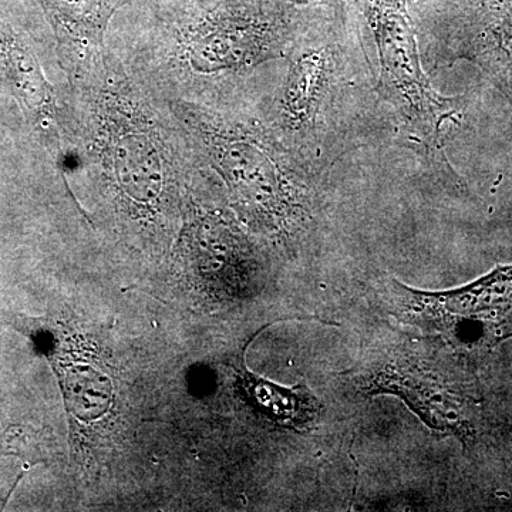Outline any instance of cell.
Wrapping results in <instances>:
<instances>
[{"mask_svg": "<svg viewBox=\"0 0 512 512\" xmlns=\"http://www.w3.org/2000/svg\"><path fill=\"white\" fill-rule=\"evenodd\" d=\"M167 109L195 163L214 171L249 214L281 229L309 220L312 168L269 121L184 99Z\"/></svg>", "mask_w": 512, "mask_h": 512, "instance_id": "6da1fadb", "label": "cell"}, {"mask_svg": "<svg viewBox=\"0 0 512 512\" xmlns=\"http://www.w3.org/2000/svg\"><path fill=\"white\" fill-rule=\"evenodd\" d=\"M409 0H349L376 53V92L393 107L410 140L423 148L437 173L460 183L447 157L448 126L458 123L464 97L441 96L421 63Z\"/></svg>", "mask_w": 512, "mask_h": 512, "instance_id": "7a4b0ae2", "label": "cell"}, {"mask_svg": "<svg viewBox=\"0 0 512 512\" xmlns=\"http://www.w3.org/2000/svg\"><path fill=\"white\" fill-rule=\"evenodd\" d=\"M320 10L281 0H194L174 20L175 55L198 74L245 72L288 56Z\"/></svg>", "mask_w": 512, "mask_h": 512, "instance_id": "3957f363", "label": "cell"}, {"mask_svg": "<svg viewBox=\"0 0 512 512\" xmlns=\"http://www.w3.org/2000/svg\"><path fill=\"white\" fill-rule=\"evenodd\" d=\"M346 12L320 10L293 43L288 73L269 121L311 168L320 165L348 72Z\"/></svg>", "mask_w": 512, "mask_h": 512, "instance_id": "277c9868", "label": "cell"}, {"mask_svg": "<svg viewBox=\"0 0 512 512\" xmlns=\"http://www.w3.org/2000/svg\"><path fill=\"white\" fill-rule=\"evenodd\" d=\"M404 350L372 363L365 372L363 390L402 397L433 429L467 441L476 437L480 406L477 384L467 363H436Z\"/></svg>", "mask_w": 512, "mask_h": 512, "instance_id": "5b68a950", "label": "cell"}, {"mask_svg": "<svg viewBox=\"0 0 512 512\" xmlns=\"http://www.w3.org/2000/svg\"><path fill=\"white\" fill-rule=\"evenodd\" d=\"M427 20L431 66L476 64L512 110V0H437Z\"/></svg>", "mask_w": 512, "mask_h": 512, "instance_id": "8992f818", "label": "cell"}, {"mask_svg": "<svg viewBox=\"0 0 512 512\" xmlns=\"http://www.w3.org/2000/svg\"><path fill=\"white\" fill-rule=\"evenodd\" d=\"M402 312L436 330L468 356L500 345L498 328L512 313V264L498 265L477 281L444 292L416 291L393 282Z\"/></svg>", "mask_w": 512, "mask_h": 512, "instance_id": "52a82bcc", "label": "cell"}, {"mask_svg": "<svg viewBox=\"0 0 512 512\" xmlns=\"http://www.w3.org/2000/svg\"><path fill=\"white\" fill-rule=\"evenodd\" d=\"M130 0H46L72 72L104 52L111 18Z\"/></svg>", "mask_w": 512, "mask_h": 512, "instance_id": "ba28073f", "label": "cell"}, {"mask_svg": "<svg viewBox=\"0 0 512 512\" xmlns=\"http://www.w3.org/2000/svg\"><path fill=\"white\" fill-rule=\"evenodd\" d=\"M238 387L256 413L285 429H308L322 414V403L305 384L289 389L269 382L244 367L238 373Z\"/></svg>", "mask_w": 512, "mask_h": 512, "instance_id": "9c48e42d", "label": "cell"}, {"mask_svg": "<svg viewBox=\"0 0 512 512\" xmlns=\"http://www.w3.org/2000/svg\"><path fill=\"white\" fill-rule=\"evenodd\" d=\"M62 383L70 410L82 419H96L109 407V379L92 367L66 366L63 370Z\"/></svg>", "mask_w": 512, "mask_h": 512, "instance_id": "30bf717a", "label": "cell"}, {"mask_svg": "<svg viewBox=\"0 0 512 512\" xmlns=\"http://www.w3.org/2000/svg\"><path fill=\"white\" fill-rule=\"evenodd\" d=\"M299 8L330 10V12H348L349 0H281Z\"/></svg>", "mask_w": 512, "mask_h": 512, "instance_id": "8fae6325", "label": "cell"}, {"mask_svg": "<svg viewBox=\"0 0 512 512\" xmlns=\"http://www.w3.org/2000/svg\"><path fill=\"white\" fill-rule=\"evenodd\" d=\"M498 338H500V342H504L505 339L512 338V313H510V315L500 323V328H498Z\"/></svg>", "mask_w": 512, "mask_h": 512, "instance_id": "7c38bea8", "label": "cell"}]
</instances>
